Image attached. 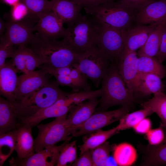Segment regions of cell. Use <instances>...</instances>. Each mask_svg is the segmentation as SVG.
I'll return each mask as SVG.
<instances>
[{
	"label": "cell",
	"instance_id": "15",
	"mask_svg": "<svg viewBox=\"0 0 166 166\" xmlns=\"http://www.w3.org/2000/svg\"><path fill=\"white\" fill-rule=\"evenodd\" d=\"M97 98H93L82 102L71 108L66 121L71 136L93 114L99 102Z\"/></svg>",
	"mask_w": 166,
	"mask_h": 166
},
{
	"label": "cell",
	"instance_id": "28",
	"mask_svg": "<svg viewBox=\"0 0 166 166\" xmlns=\"http://www.w3.org/2000/svg\"><path fill=\"white\" fill-rule=\"evenodd\" d=\"M136 67L139 73H153L162 79L166 75V68L156 57L142 56L138 57Z\"/></svg>",
	"mask_w": 166,
	"mask_h": 166
},
{
	"label": "cell",
	"instance_id": "11",
	"mask_svg": "<svg viewBox=\"0 0 166 166\" xmlns=\"http://www.w3.org/2000/svg\"><path fill=\"white\" fill-rule=\"evenodd\" d=\"M35 25L36 35L45 40H57L63 38L65 28L64 24L57 14L52 10L42 14Z\"/></svg>",
	"mask_w": 166,
	"mask_h": 166
},
{
	"label": "cell",
	"instance_id": "33",
	"mask_svg": "<svg viewBox=\"0 0 166 166\" xmlns=\"http://www.w3.org/2000/svg\"><path fill=\"white\" fill-rule=\"evenodd\" d=\"M15 130L0 133V166H2L15 150Z\"/></svg>",
	"mask_w": 166,
	"mask_h": 166
},
{
	"label": "cell",
	"instance_id": "46",
	"mask_svg": "<svg viewBox=\"0 0 166 166\" xmlns=\"http://www.w3.org/2000/svg\"><path fill=\"white\" fill-rule=\"evenodd\" d=\"M166 80H165V87L166 88Z\"/></svg>",
	"mask_w": 166,
	"mask_h": 166
},
{
	"label": "cell",
	"instance_id": "13",
	"mask_svg": "<svg viewBox=\"0 0 166 166\" xmlns=\"http://www.w3.org/2000/svg\"><path fill=\"white\" fill-rule=\"evenodd\" d=\"M73 106L71 105L68 99L65 96L33 115L20 118V122L21 124L33 128L45 119L56 118L68 114Z\"/></svg>",
	"mask_w": 166,
	"mask_h": 166
},
{
	"label": "cell",
	"instance_id": "20",
	"mask_svg": "<svg viewBox=\"0 0 166 166\" xmlns=\"http://www.w3.org/2000/svg\"><path fill=\"white\" fill-rule=\"evenodd\" d=\"M18 72L12 61L6 63L0 68V95L12 104L16 100Z\"/></svg>",
	"mask_w": 166,
	"mask_h": 166
},
{
	"label": "cell",
	"instance_id": "10",
	"mask_svg": "<svg viewBox=\"0 0 166 166\" xmlns=\"http://www.w3.org/2000/svg\"><path fill=\"white\" fill-rule=\"evenodd\" d=\"M7 22V29L4 35L0 38L1 42L13 46L27 45L35 37L33 31L35 22L28 17L17 21L9 19Z\"/></svg>",
	"mask_w": 166,
	"mask_h": 166
},
{
	"label": "cell",
	"instance_id": "42",
	"mask_svg": "<svg viewBox=\"0 0 166 166\" xmlns=\"http://www.w3.org/2000/svg\"><path fill=\"white\" fill-rule=\"evenodd\" d=\"M80 6L82 8L97 6L105 3L113 2L115 0H70Z\"/></svg>",
	"mask_w": 166,
	"mask_h": 166
},
{
	"label": "cell",
	"instance_id": "23",
	"mask_svg": "<svg viewBox=\"0 0 166 166\" xmlns=\"http://www.w3.org/2000/svg\"><path fill=\"white\" fill-rule=\"evenodd\" d=\"M21 123L12 104L0 97V133L17 129Z\"/></svg>",
	"mask_w": 166,
	"mask_h": 166
},
{
	"label": "cell",
	"instance_id": "39",
	"mask_svg": "<svg viewBox=\"0 0 166 166\" xmlns=\"http://www.w3.org/2000/svg\"><path fill=\"white\" fill-rule=\"evenodd\" d=\"M128 8L137 12L155 0H121Z\"/></svg>",
	"mask_w": 166,
	"mask_h": 166
},
{
	"label": "cell",
	"instance_id": "30",
	"mask_svg": "<svg viewBox=\"0 0 166 166\" xmlns=\"http://www.w3.org/2000/svg\"><path fill=\"white\" fill-rule=\"evenodd\" d=\"M153 97L142 103L143 108H148L156 113L161 120L160 124L166 128V95L164 92L153 94Z\"/></svg>",
	"mask_w": 166,
	"mask_h": 166
},
{
	"label": "cell",
	"instance_id": "6",
	"mask_svg": "<svg viewBox=\"0 0 166 166\" xmlns=\"http://www.w3.org/2000/svg\"><path fill=\"white\" fill-rule=\"evenodd\" d=\"M111 63L97 46L82 53L75 65L98 88Z\"/></svg>",
	"mask_w": 166,
	"mask_h": 166
},
{
	"label": "cell",
	"instance_id": "2",
	"mask_svg": "<svg viewBox=\"0 0 166 166\" xmlns=\"http://www.w3.org/2000/svg\"><path fill=\"white\" fill-rule=\"evenodd\" d=\"M28 45L42 60L43 65L54 68L74 64L81 53L73 49L62 40H44L36 35Z\"/></svg>",
	"mask_w": 166,
	"mask_h": 166
},
{
	"label": "cell",
	"instance_id": "38",
	"mask_svg": "<svg viewBox=\"0 0 166 166\" xmlns=\"http://www.w3.org/2000/svg\"><path fill=\"white\" fill-rule=\"evenodd\" d=\"M15 49L14 46L7 43L0 42V68L6 63L7 58L10 56Z\"/></svg>",
	"mask_w": 166,
	"mask_h": 166
},
{
	"label": "cell",
	"instance_id": "32",
	"mask_svg": "<svg viewBox=\"0 0 166 166\" xmlns=\"http://www.w3.org/2000/svg\"><path fill=\"white\" fill-rule=\"evenodd\" d=\"M153 113L150 109L145 108L131 113H128L120 120L119 123L116 127L119 132L132 128L142 119Z\"/></svg>",
	"mask_w": 166,
	"mask_h": 166
},
{
	"label": "cell",
	"instance_id": "25",
	"mask_svg": "<svg viewBox=\"0 0 166 166\" xmlns=\"http://www.w3.org/2000/svg\"><path fill=\"white\" fill-rule=\"evenodd\" d=\"M140 148L144 154L141 165H166V137L164 142L159 145H143Z\"/></svg>",
	"mask_w": 166,
	"mask_h": 166
},
{
	"label": "cell",
	"instance_id": "8",
	"mask_svg": "<svg viewBox=\"0 0 166 166\" xmlns=\"http://www.w3.org/2000/svg\"><path fill=\"white\" fill-rule=\"evenodd\" d=\"M134 105L121 106L116 110L97 112L79 127L71 136L77 137L92 133L120 120L133 108Z\"/></svg>",
	"mask_w": 166,
	"mask_h": 166
},
{
	"label": "cell",
	"instance_id": "29",
	"mask_svg": "<svg viewBox=\"0 0 166 166\" xmlns=\"http://www.w3.org/2000/svg\"><path fill=\"white\" fill-rule=\"evenodd\" d=\"M116 127L105 131L98 130L92 133L79 146L80 155L86 151L93 149L107 141L109 138L119 132Z\"/></svg>",
	"mask_w": 166,
	"mask_h": 166
},
{
	"label": "cell",
	"instance_id": "4",
	"mask_svg": "<svg viewBox=\"0 0 166 166\" xmlns=\"http://www.w3.org/2000/svg\"><path fill=\"white\" fill-rule=\"evenodd\" d=\"M56 81H49L32 93L12 104L18 116L20 118L29 117L52 105L69 93L59 87Z\"/></svg>",
	"mask_w": 166,
	"mask_h": 166
},
{
	"label": "cell",
	"instance_id": "45",
	"mask_svg": "<svg viewBox=\"0 0 166 166\" xmlns=\"http://www.w3.org/2000/svg\"><path fill=\"white\" fill-rule=\"evenodd\" d=\"M4 3L13 6L20 2V0H2Z\"/></svg>",
	"mask_w": 166,
	"mask_h": 166
},
{
	"label": "cell",
	"instance_id": "24",
	"mask_svg": "<svg viewBox=\"0 0 166 166\" xmlns=\"http://www.w3.org/2000/svg\"><path fill=\"white\" fill-rule=\"evenodd\" d=\"M161 80L154 74L139 73L137 82V95L146 96L164 92L165 87Z\"/></svg>",
	"mask_w": 166,
	"mask_h": 166
},
{
	"label": "cell",
	"instance_id": "12",
	"mask_svg": "<svg viewBox=\"0 0 166 166\" xmlns=\"http://www.w3.org/2000/svg\"><path fill=\"white\" fill-rule=\"evenodd\" d=\"M65 142L60 145H54L35 152L30 157L20 159L12 158L9 161L11 166H53L56 165L60 151Z\"/></svg>",
	"mask_w": 166,
	"mask_h": 166
},
{
	"label": "cell",
	"instance_id": "31",
	"mask_svg": "<svg viewBox=\"0 0 166 166\" xmlns=\"http://www.w3.org/2000/svg\"><path fill=\"white\" fill-rule=\"evenodd\" d=\"M27 7L28 17L37 22L43 14L52 10L51 3L48 0H20Z\"/></svg>",
	"mask_w": 166,
	"mask_h": 166
},
{
	"label": "cell",
	"instance_id": "16",
	"mask_svg": "<svg viewBox=\"0 0 166 166\" xmlns=\"http://www.w3.org/2000/svg\"><path fill=\"white\" fill-rule=\"evenodd\" d=\"M10 57L18 72L27 74L35 71L43 64L42 60L26 45L18 46L12 52Z\"/></svg>",
	"mask_w": 166,
	"mask_h": 166
},
{
	"label": "cell",
	"instance_id": "36",
	"mask_svg": "<svg viewBox=\"0 0 166 166\" xmlns=\"http://www.w3.org/2000/svg\"><path fill=\"white\" fill-rule=\"evenodd\" d=\"M166 134L164 128L160 124L156 128L151 129L146 134L145 137L148 145L157 146L163 143L165 140Z\"/></svg>",
	"mask_w": 166,
	"mask_h": 166
},
{
	"label": "cell",
	"instance_id": "26",
	"mask_svg": "<svg viewBox=\"0 0 166 166\" xmlns=\"http://www.w3.org/2000/svg\"><path fill=\"white\" fill-rule=\"evenodd\" d=\"M166 25V18L159 23L149 36L144 44L137 52L138 57H154L157 55L160 46L164 28Z\"/></svg>",
	"mask_w": 166,
	"mask_h": 166
},
{
	"label": "cell",
	"instance_id": "18",
	"mask_svg": "<svg viewBox=\"0 0 166 166\" xmlns=\"http://www.w3.org/2000/svg\"><path fill=\"white\" fill-rule=\"evenodd\" d=\"M158 24L136 25L124 30V51L127 52L136 51L140 48Z\"/></svg>",
	"mask_w": 166,
	"mask_h": 166
},
{
	"label": "cell",
	"instance_id": "7",
	"mask_svg": "<svg viewBox=\"0 0 166 166\" xmlns=\"http://www.w3.org/2000/svg\"><path fill=\"white\" fill-rule=\"evenodd\" d=\"M67 114L56 118L51 122L37 126L38 132L34 139V149L39 152L46 148L55 145L62 141H69L73 137L66 125Z\"/></svg>",
	"mask_w": 166,
	"mask_h": 166
},
{
	"label": "cell",
	"instance_id": "14",
	"mask_svg": "<svg viewBox=\"0 0 166 166\" xmlns=\"http://www.w3.org/2000/svg\"><path fill=\"white\" fill-rule=\"evenodd\" d=\"M48 75L41 69L27 74L23 73L18 76L15 102L32 93L46 84L49 81Z\"/></svg>",
	"mask_w": 166,
	"mask_h": 166
},
{
	"label": "cell",
	"instance_id": "43",
	"mask_svg": "<svg viewBox=\"0 0 166 166\" xmlns=\"http://www.w3.org/2000/svg\"><path fill=\"white\" fill-rule=\"evenodd\" d=\"M155 57L162 63L166 60V25L163 31L159 51Z\"/></svg>",
	"mask_w": 166,
	"mask_h": 166
},
{
	"label": "cell",
	"instance_id": "22",
	"mask_svg": "<svg viewBox=\"0 0 166 166\" xmlns=\"http://www.w3.org/2000/svg\"><path fill=\"white\" fill-rule=\"evenodd\" d=\"M31 127L21 124L15 130V151L17 157L20 159L28 158L35 152L34 149V140L32 134Z\"/></svg>",
	"mask_w": 166,
	"mask_h": 166
},
{
	"label": "cell",
	"instance_id": "40",
	"mask_svg": "<svg viewBox=\"0 0 166 166\" xmlns=\"http://www.w3.org/2000/svg\"><path fill=\"white\" fill-rule=\"evenodd\" d=\"M73 166H94L91 150L85 151L80 155L72 164Z\"/></svg>",
	"mask_w": 166,
	"mask_h": 166
},
{
	"label": "cell",
	"instance_id": "27",
	"mask_svg": "<svg viewBox=\"0 0 166 166\" xmlns=\"http://www.w3.org/2000/svg\"><path fill=\"white\" fill-rule=\"evenodd\" d=\"M113 158L117 165L120 166H130L136 161L137 154L133 145L123 142L113 146Z\"/></svg>",
	"mask_w": 166,
	"mask_h": 166
},
{
	"label": "cell",
	"instance_id": "21",
	"mask_svg": "<svg viewBox=\"0 0 166 166\" xmlns=\"http://www.w3.org/2000/svg\"><path fill=\"white\" fill-rule=\"evenodd\" d=\"M52 10L68 27L76 22L82 15L80 6L70 0H50Z\"/></svg>",
	"mask_w": 166,
	"mask_h": 166
},
{
	"label": "cell",
	"instance_id": "9",
	"mask_svg": "<svg viewBox=\"0 0 166 166\" xmlns=\"http://www.w3.org/2000/svg\"><path fill=\"white\" fill-rule=\"evenodd\" d=\"M124 30L102 24L97 46L112 63L117 64L124 50Z\"/></svg>",
	"mask_w": 166,
	"mask_h": 166
},
{
	"label": "cell",
	"instance_id": "34",
	"mask_svg": "<svg viewBox=\"0 0 166 166\" xmlns=\"http://www.w3.org/2000/svg\"><path fill=\"white\" fill-rule=\"evenodd\" d=\"M69 141H65L56 166H69V164H72L77 158L76 141L75 140L70 143Z\"/></svg>",
	"mask_w": 166,
	"mask_h": 166
},
{
	"label": "cell",
	"instance_id": "19",
	"mask_svg": "<svg viewBox=\"0 0 166 166\" xmlns=\"http://www.w3.org/2000/svg\"><path fill=\"white\" fill-rule=\"evenodd\" d=\"M166 18V0H154L138 12L136 25L158 24Z\"/></svg>",
	"mask_w": 166,
	"mask_h": 166
},
{
	"label": "cell",
	"instance_id": "37",
	"mask_svg": "<svg viewBox=\"0 0 166 166\" xmlns=\"http://www.w3.org/2000/svg\"><path fill=\"white\" fill-rule=\"evenodd\" d=\"M28 15V10L26 6L20 1L12 6L10 19L17 21L22 20L27 17Z\"/></svg>",
	"mask_w": 166,
	"mask_h": 166
},
{
	"label": "cell",
	"instance_id": "5",
	"mask_svg": "<svg viewBox=\"0 0 166 166\" xmlns=\"http://www.w3.org/2000/svg\"><path fill=\"white\" fill-rule=\"evenodd\" d=\"M84 9L86 14L101 24L122 30L132 27L138 13L128 7L121 0Z\"/></svg>",
	"mask_w": 166,
	"mask_h": 166
},
{
	"label": "cell",
	"instance_id": "1",
	"mask_svg": "<svg viewBox=\"0 0 166 166\" xmlns=\"http://www.w3.org/2000/svg\"><path fill=\"white\" fill-rule=\"evenodd\" d=\"M101 99L97 112L115 106L134 105L138 96L126 86L116 64L111 63L101 82Z\"/></svg>",
	"mask_w": 166,
	"mask_h": 166
},
{
	"label": "cell",
	"instance_id": "17",
	"mask_svg": "<svg viewBox=\"0 0 166 166\" xmlns=\"http://www.w3.org/2000/svg\"><path fill=\"white\" fill-rule=\"evenodd\" d=\"M138 57L136 51H124L116 65L127 87L139 96L136 89L139 73L136 67Z\"/></svg>",
	"mask_w": 166,
	"mask_h": 166
},
{
	"label": "cell",
	"instance_id": "3",
	"mask_svg": "<svg viewBox=\"0 0 166 166\" xmlns=\"http://www.w3.org/2000/svg\"><path fill=\"white\" fill-rule=\"evenodd\" d=\"M102 24L85 14L65 28L62 40L76 51L82 53L97 46Z\"/></svg>",
	"mask_w": 166,
	"mask_h": 166
},
{
	"label": "cell",
	"instance_id": "41",
	"mask_svg": "<svg viewBox=\"0 0 166 166\" xmlns=\"http://www.w3.org/2000/svg\"><path fill=\"white\" fill-rule=\"evenodd\" d=\"M152 125L150 120L146 117L141 120L132 128L137 133L146 134L151 129Z\"/></svg>",
	"mask_w": 166,
	"mask_h": 166
},
{
	"label": "cell",
	"instance_id": "44",
	"mask_svg": "<svg viewBox=\"0 0 166 166\" xmlns=\"http://www.w3.org/2000/svg\"><path fill=\"white\" fill-rule=\"evenodd\" d=\"M7 27V22L4 21L2 18L0 19V38H2L5 33Z\"/></svg>",
	"mask_w": 166,
	"mask_h": 166
},
{
	"label": "cell",
	"instance_id": "35",
	"mask_svg": "<svg viewBox=\"0 0 166 166\" xmlns=\"http://www.w3.org/2000/svg\"><path fill=\"white\" fill-rule=\"evenodd\" d=\"M113 146L108 141H106L96 148L91 150L92 158L94 166L107 165L110 152Z\"/></svg>",
	"mask_w": 166,
	"mask_h": 166
}]
</instances>
